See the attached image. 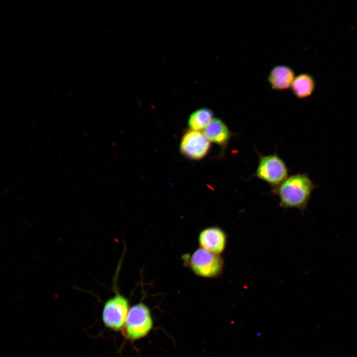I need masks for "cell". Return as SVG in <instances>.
Listing matches in <instances>:
<instances>
[{
    "instance_id": "8",
    "label": "cell",
    "mask_w": 357,
    "mask_h": 357,
    "mask_svg": "<svg viewBox=\"0 0 357 357\" xmlns=\"http://www.w3.org/2000/svg\"><path fill=\"white\" fill-rule=\"evenodd\" d=\"M203 133L211 143L220 147L219 158L224 156L231 139L235 134L227 124L218 118H214L204 129Z\"/></svg>"
},
{
    "instance_id": "1",
    "label": "cell",
    "mask_w": 357,
    "mask_h": 357,
    "mask_svg": "<svg viewBox=\"0 0 357 357\" xmlns=\"http://www.w3.org/2000/svg\"><path fill=\"white\" fill-rule=\"evenodd\" d=\"M317 186L307 173H298L288 177L278 187L271 189V191L278 197L281 207L297 209L304 214Z\"/></svg>"
},
{
    "instance_id": "6",
    "label": "cell",
    "mask_w": 357,
    "mask_h": 357,
    "mask_svg": "<svg viewBox=\"0 0 357 357\" xmlns=\"http://www.w3.org/2000/svg\"><path fill=\"white\" fill-rule=\"evenodd\" d=\"M211 142L200 131L189 129L183 135L179 146L181 153L186 158L198 161L209 153Z\"/></svg>"
},
{
    "instance_id": "2",
    "label": "cell",
    "mask_w": 357,
    "mask_h": 357,
    "mask_svg": "<svg viewBox=\"0 0 357 357\" xmlns=\"http://www.w3.org/2000/svg\"><path fill=\"white\" fill-rule=\"evenodd\" d=\"M184 262L196 276L205 278H215L222 274L224 260L218 255L199 247L191 255L182 256Z\"/></svg>"
},
{
    "instance_id": "4",
    "label": "cell",
    "mask_w": 357,
    "mask_h": 357,
    "mask_svg": "<svg viewBox=\"0 0 357 357\" xmlns=\"http://www.w3.org/2000/svg\"><path fill=\"white\" fill-rule=\"evenodd\" d=\"M257 154L258 165L253 177L267 183L271 189L278 187L288 177L289 170L285 162L276 153Z\"/></svg>"
},
{
    "instance_id": "7",
    "label": "cell",
    "mask_w": 357,
    "mask_h": 357,
    "mask_svg": "<svg viewBox=\"0 0 357 357\" xmlns=\"http://www.w3.org/2000/svg\"><path fill=\"white\" fill-rule=\"evenodd\" d=\"M198 240L200 248L221 255L226 249L228 236L220 227L210 226L200 232Z\"/></svg>"
},
{
    "instance_id": "5",
    "label": "cell",
    "mask_w": 357,
    "mask_h": 357,
    "mask_svg": "<svg viewBox=\"0 0 357 357\" xmlns=\"http://www.w3.org/2000/svg\"><path fill=\"white\" fill-rule=\"evenodd\" d=\"M115 295L104 303L102 319L104 326L116 332L121 331L129 310L128 299L115 289Z\"/></svg>"
},
{
    "instance_id": "9",
    "label": "cell",
    "mask_w": 357,
    "mask_h": 357,
    "mask_svg": "<svg viewBox=\"0 0 357 357\" xmlns=\"http://www.w3.org/2000/svg\"><path fill=\"white\" fill-rule=\"evenodd\" d=\"M295 78V72L291 67L278 65L270 70L267 79L273 90L282 91L291 87Z\"/></svg>"
},
{
    "instance_id": "3",
    "label": "cell",
    "mask_w": 357,
    "mask_h": 357,
    "mask_svg": "<svg viewBox=\"0 0 357 357\" xmlns=\"http://www.w3.org/2000/svg\"><path fill=\"white\" fill-rule=\"evenodd\" d=\"M153 325L150 308L140 302L130 308L121 332L126 339L136 341L146 337L153 329Z\"/></svg>"
},
{
    "instance_id": "11",
    "label": "cell",
    "mask_w": 357,
    "mask_h": 357,
    "mask_svg": "<svg viewBox=\"0 0 357 357\" xmlns=\"http://www.w3.org/2000/svg\"><path fill=\"white\" fill-rule=\"evenodd\" d=\"M213 111L208 108H201L192 113L188 120L190 129L203 130L214 118Z\"/></svg>"
},
{
    "instance_id": "10",
    "label": "cell",
    "mask_w": 357,
    "mask_h": 357,
    "mask_svg": "<svg viewBox=\"0 0 357 357\" xmlns=\"http://www.w3.org/2000/svg\"><path fill=\"white\" fill-rule=\"evenodd\" d=\"M291 87L296 97L303 99L312 93L314 89V81L311 75L302 73L295 77Z\"/></svg>"
}]
</instances>
